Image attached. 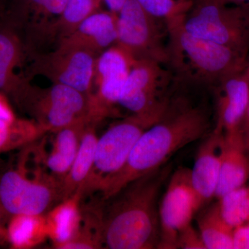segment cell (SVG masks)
<instances>
[{
	"label": "cell",
	"mask_w": 249,
	"mask_h": 249,
	"mask_svg": "<svg viewBox=\"0 0 249 249\" xmlns=\"http://www.w3.org/2000/svg\"><path fill=\"white\" fill-rule=\"evenodd\" d=\"M213 97L212 89L175 77L169 102L161 117L141 135L124 168L103 186L99 193L101 199L160 168L188 144L204 138L215 124Z\"/></svg>",
	"instance_id": "6da1fadb"
},
{
	"label": "cell",
	"mask_w": 249,
	"mask_h": 249,
	"mask_svg": "<svg viewBox=\"0 0 249 249\" xmlns=\"http://www.w3.org/2000/svg\"><path fill=\"white\" fill-rule=\"evenodd\" d=\"M170 165L136 178L95 206L103 249H157L160 240L159 196Z\"/></svg>",
	"instance_id": "7a4b0ae2"
},
{
	"label": "cell",
	"mask_w": 249,
	"mask_h": 249,
	"mask_svg": "<svg viewBox=\"0 0 249 249\" xmlns=\"http://www.w3.org/2000/svg\"><path fill=\"white\" fill-rule=\"evenodd\" d=\"M182 21L168 24V66L174 76L213 89L227 77L245 70L249 56L187 32Z\"/></svg>",
	"instance_id": "3957f363"
},
{
	"label": "cell",
	"mask_w": 249,
	"mask_h": 249,
	"mask_svg": "<svg viewBox=\"0 0 249 249\" xmlns=\"http://www.w3.org/2000/svg\"><path fill=\"white\" fill-rule=\"evenodd\" d=\"M12 97L45 132L89 119V96L60 84L42 88L22 78Z\"/></svg>",
	"instance_id": "277c9868"
},
{
	"label": "cell",
	"mask_w": 249,
	"mask_h": 249,
	"mask_svg": "<svg viewBox=\"0 0 249 249\" xmlns=\"http://www.w3.org/2000/svg\"><path fill=\"white\" fill-rule=\"evenodd\" d=\"M181 24L192 35L249 56V2L193 0Z\"/></svg>",
	"instance_id": "5b68a950"
},
{
	"label": "cell",
	"mask_w": 249,
	"mask_h": 249,
	"mask_svg": "<svg viewBox=\"0 0 249 249\" xmlns=\"http://www.w3.org/2000/svg\"><path fill=\"white\" fill-rule=\"evenodd\" d=\"M156 122L129 115L98 137L91 171L77 199L99 193L108 180L124 168L141 135Z\"/></svg>",
	"instance_id": "8992f818"
},
{
	"label": "cell",
	"mask_w": 249,
	"mask_h": 249,
	"mask_svg": "<svg viewBox=\"0 0 249 249\" xmlns=\"http://www.w3.org/2000/svg\"><path fill=\"white\" fill-rule=\"evenodd\" d=\"M175 76L170 67L150 60L132 63L119 100L130 115L159 121L173 91Z\"/></svg>",
	"instance_id": "52a82bcc"
},
{
	"label": "cell",
	"mask_w": 249,
	"mask_h": 249,
	"mask_svg": "<svg viewBox=\"0 0 249 249\" xmlns=\"http://www.w3.org/2000/svg\"><path fill=\"white\" fill-rule=\"evenodd\" d=\"M116 45L132 62L150 60L168 66L166 24L147 13L136 0H127L118 13Z\"/></svg>",
	"instance_id": "ba28073f"
},
{
	"label": "cell",
	"mask_w": 249,
	"mask_h": 249,
	"mask_svg": "<svg viewBox=\"0 0 249 249\" xmlns=\"http://www.w3.org/2000/svg\"><path fill=\"white\" fill-rule=\"evenodd\" d=\"M27 174L22 167L0 176V204L9 217H38L62 202L59 180L45 174L31 178Z\"/></svg>",
	"instance_id": "9c48e42d"
},
{
	"label": "cell",
	"mask_w": 249,
	"mask_h": 249,
	"mask_svg": "<svg viewBox=\"0 0 249 249\" xmlns=\"http://www.w3.org/2000/svg\"><path fill=\"white\" fill-rule=\"evenodd\" d=\"M29 76H45L53 84L70 87L87 96L92 93L98 55L87 49L60 44L52 52H34Z\"/></svg>",
	"instance_id": "30bf717a"
},
{
	"label": "cell",
	"mask_w": 249,
	"mask_h": 249,
	"mask_svg": "<svg viewBox=\"0 0 249 249\" xmlns=\"http://www.w3.org/2000/svg\"><path fill=\"white\" fill-rule=\"evenodd\" d=\"M132 63L116 45L98 55L93 78L96 90L89 96L90 121L99 124L115 114Z\"/></svg>",
	"instance_id": "8fae6325"
},
{
	"label": "cell",
	"mask_w": 249,
	"mask_h": 249,
	"mask_svg": "<svg viewBox=\"0 0 249 249\" xmlns=\"http://www.w3.org/2000/svg\"><path fill=\"white\" fill-rule=\"evenodd\" d=\"M196 212L191 169L181 167L172 175L160 206V232L157 249H178V233L191 224Z\"/></svg>",
	"instance_id": "7c38bea8"
},
{
	"label": "cell",
	"mask_w": 249,
	"mask_h": 249,
	"mask_svg": "<svg viewBox=\"0 0 249 249\" xmlns=\"http://www.w3.org/2000/svg\"><path fill=\"white\" fill-rule=\"evenodd\" d=\"M67 0H14L7 22L16 31L24 32L27 54L40 52L51 45L54 24L61 15Z\"/></svg>",
	"instance_id": "4fadbf2b"
},
{
	"label": "cell",
	"mask_w": 249,
	"mask_h": 249,
	"mask_svg": "<svg viewBox=\"0 0 249 249\" xmlns=\"http://www.w3.org/2000/svg\"><path fill=\"white\" fill-rule=\"evenodd\" d=\"M213 94L214 125L222 129L226 137L241 134L249 99V78L247 67L245 70L222 80L214 88Z\"/></svg>",
	"instance_id": "5bb4252c"
},
{
	"label": "cell",
	"mask_w": 249,
	"mask_h": 249,
	"mask_svg": "<svg viewBox=\"0 0 249 249\" xmlns=\"http://www.w3.org/2000/svg\"><path fill=\"white\" fill-rule=\"evenodd\" d=\"M224 135L222 129L214 125L201 142L191 169V180L196 193L197 211L209 204L215 196Z\"/></svg>",
	"instance_id": "9a60e30c"
},
{
	"label": "cell",
	"mask_w": 249,
	"mask_h": 249,
	"mask_svg": "<svg viewBox=\"0 0 249 249\" xmlns=\"http://www.w3.org/2000/svg\"><path fill=\"white\" fill-rule=\"evenodd\" d=\"M117 19L116 13L98 10L87 18L71 35L60 44L87 49L99 55L116 45Z\"/></svg>",
	"instance_id": "2e32d148"
},
{
	"label": "cell",
	"mask_w": 249,
	"mask_h": 249,
	"mask_svg": "<svg viewBox=\"0 0 249 249\" xmlns=\"http://www.w3.org/2000/svg\"><path fill=\"white\" fill-rule=\"evenodd\" d=\"M242 134L224 136L222 162L215 197L218 199L245 186L249 177V160Z\"/></svg>",
	"instance_id": "e0dca14e"
},
{
	"label": "cell",
	"mask_w": 249,
	"mask_h": 249,
	"mask_svg": "<svg viewBox=\"0 0 249 249\" xmlns=\"http://www.w3.org/2000/svg\"><path fill=\"white\" fill-rule=\"evenodd\" d=\"M97 124L95 122H89L85 125L76 158L60 181L62 202L75 199L91 171L98 139Z\"/></svg>",
	"instance_id": "ac0fdd59"
},
{
	"label": "cell",
	"mask_w": 249,
	"mask_h": 249,
	"mask_svg": "<svg viewBox=\"0 0 249 249\" xmlns=\"http://www.w3.org/2000/svg\"><path fill=\"white\" fill-rule=\"evenodd\" d=\"M89 121H78L64 127L55 134L52 150L44 158L51 175L61 181L71 168L79 148L83 131Z\"/></svg>",
	"instance_id": "d6986e66"
},
{
	"label": "cell",
	"mask_w": 249,
	"mask_h": 249,
	"mask_svg": "<svg viewBox=\"0 0 249 249\" xmlns=\"http://www.w3.org/2000/svg\"><path fill=\"white\" fill-rule=\"evenodd\" d=\"M27 53L25 45L14 27L7 22L0 24V92L12 96L22 78L14 73Z\"/></svg>",
	"instance_id": "ffe728a7"
},
{
	"label": "cell",
	"mask_w": 249,
	"mask_h": 249,
	"mask_svg": "<svg viewBox=\"0 0 249 249\" xmlns=\"http://www.w3.org/2000/svg\"><path fill=\"white\" fill-rule=\"evenodd\" d=\"M199 232L206 249H233V228L221 213L219 202L209 205L197 217Z\"/></svg>",
	"instance_id": "44dd1931"
},
{
	"label": "cell",
	"mask_w": 249,
	"mask_h": 249,
	"mask_svg": "<svg viewBox=\"0 0 249 249\" xmlns=\"http://www.w3.org/2000/svg\"><path fill=\"white\" fill-rule=\"evenodd\" d=\"M101 0H67L61 15L54 24L51 45L55 47L71 35L87 18L101 9Z\"/></svg>",
	"instance_id": "7402d4cb"
},
{
	"label": "cell",
	"mask_w": 249,
	"mask_h": 249,
	"mask_svg": "<svg viewBox=\"0 0 249 249\" xmlns=\"http://www.w3.org/2000/svg\"><path fill=\"white\" fill-rule=\"evenodd\" d=\"M45 133L34 121L0 120V154L27 147Z\"/></svg>",
	"instance_id": "603a6c76"
},
{
	"label": "cell",
	"mask_w": 249,
	"mask_h": 249,
	"mask_svg": "<svg viewBox=\"0 0 249 249\" xmlns=\"http://www.w3.org/2000/svg\"><path fill=\"white\" fill-rule=\"evenodd\" d=\"M224 220L233 229L249 221V187H241L219 199Z\"/></svg>",
	"instance_id": "cb8c5ba5"
},
{
	"label": "cell",
	"mask_w": 249,
	"mask_h": 249,
	"mask_svg": "<svg viewBox=\"0 0 249 249\" xmlns=\"http://www.w3.org/2000/svg\"><path fill=\"white\" fill-rule=\"evenodd\" d=\"M154 17L166 25L181 22L191 7L193 0H136Z\"/></svg>",
	"instance_id": "d4e9b609"
},
{
	"label": "cell",
	"mask_w": 249,
	"mask_h": 249,
	"mask_svg": "<svg viewBox=\"0 0 249 249\" xmlns=\"http://www.w3.org/2000/svg\"><path fill=\"white\" fill-rule=\"evenodd\" d=\"M178 249H206L200 234L193 229L191 224L178 233Z\"/></svg>",
	"instance_id": "484cf974"
},
{
	"label": "cell",
	"mask_w": 249,
	"mask_h": 249,
	"mask_svg": "<svg viewBox=\"0 0 249 249\" xmlns=\"http://www.w3.org/2000/svg\"><path fill=\"white\" fill-rule=\"evenodd\" d=\"M232 242L234 249H249V221L234 229Z\"/></svg>",
	"instance_id": "4316f807"
},
{
	"label": "cell",
	"mask_w": 249,
	"mask_h": 249,
	"mask_svg": "<svg viewBox=\"0 0 249 249\" xmlns=\"http://www.w3.org/2000/svg\"><path fill=\"white\" fill-rule=\"evenodd\" d=\"M14 111L10 107L9 103L5 98L4 94L0 92V120L14 122L16 120Z\"/></svg>",
	"instance_id": "83f0119b"
},
{
	"label": "cell",
	"mask_w": 249,
	"mask_h": 249,
	"mask_svg": "<svg viewBox=\"0 0 249 249\" xmlns=\"http://www.w3.org/2000/svg\"><path fill=\"white\" fill-rule=\"evenodd\" d=\"M247 70L249 78V58L248 63H247ZM241 134H242V139H243L244 144H245L246 151L249 156V99L245 119L242 123V127H241Z\"/></svg>",
	"instance_id": "f1b7e54d"
},
{
	"label": "cell",
	"mask_w": 249,
	"mask_h": 249,
	"mask_svg": "<svg viewBox=\"0 0 249 249\" xmlns=\"http://www.w3.org/2000/svg\"><path fill=\"white\" fill-rule=\"evenodd\" d=\"M126 1L127 0H101L107 6L108 10L117 14Z\"/></svg>",
	"instance_id": "f546056e"
},
{
	"label": "cell",
	"mask_w": 249,
	"mask_h": 249,
	"mask_svg": "<svg viewBox=\"0 0 249 249\" xmlns=\"http://www.w3.org/2000/svg\"><path fill=\"white\" fill-rule=\"evenodd\" d=\"M6 217H9V215L5 212L0 204V241L4 237H6V229L5 228V220Z\"/></svg>",
	"instance_id": "4dcf8cb0"
},
{
	"label": "cell",
	"mask_w": 249,
	"mask_h": 249,
	"mask_svg": "<svg viewBox=\"0 0 249 249\" xmlns=\"http://www.w3.org/2000/svg\"><path fill=\"white\" fill-rule=\"evenodd\" d=\"M223 2L231 3V4H240V3L249 2V0H220Z\"/></svg>",
	"instance_id": "1f68e13d"
}]
</instances>
